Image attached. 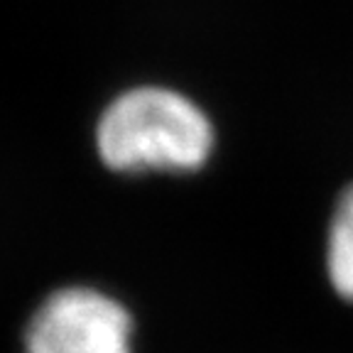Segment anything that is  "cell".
Returning <instances> with one entry per match:
<instances>
[{"instance_id":"cell-3","label":"cell","mask_w":353,"mask_h":353,"mask_svg":"<svg viewBox=\"0 0 353 353\" xmlns=\"http://www.w3.org/2000/svg\"><path fill=\"white\" fill-rule=\"evenodd\" d=\"M326 268L334 290L353 302V184L341 194L331 219Z\"/></svg>"},{"instance_id":"cell-1","label":"cell","mask_w":353,"mask_h":353,"mask_svg":"<svg viewBox=\"0 0 353 353\" xmlns=\"http://www.w3.org/2000/svg\"><path fill=\"white\" fill-rule=\"evenodd\" d=\"M96 148L116 172L196 170L209 160L214 128L187 96L140 86L121 94L103 110Z\"/></svg>"},{"instance_id":"cell-2","label":"cell","mask_w":353,"mask_h":353,"mask_svg":"<svg viewBox=\"0 0 353 353\" xmlns=\"http://www.w3.org/2000/svg\"><path fill=\"white\" fill-rule=\"evenodd\" d=\"M128 309L88 287H66L39 304L25 331V353H130Z\"/></svg>"}]
</instances>
